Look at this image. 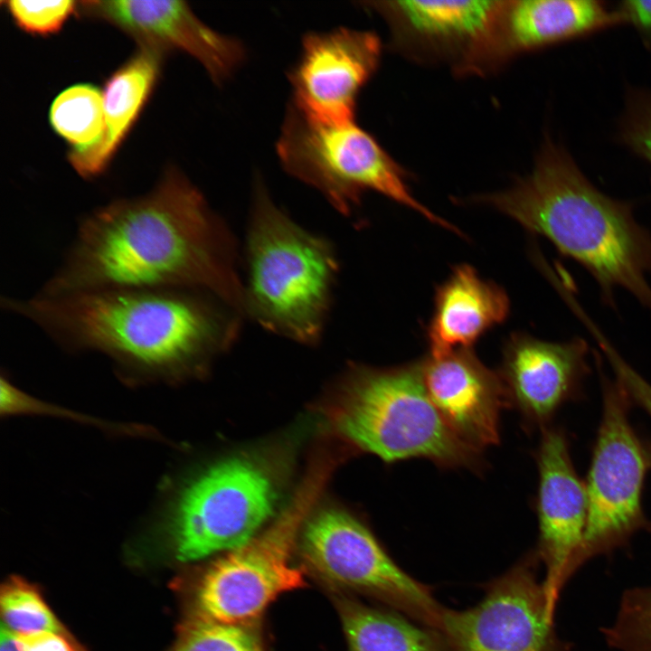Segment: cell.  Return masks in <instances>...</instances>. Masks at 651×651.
<instances>
[{
    "instance_id": "1",
    "label": "cell",
    "mask_w": 651,
    "mask_h": 651,
    "mask_svg": "<svg viewBox=\"0 0 651 651\" xmlns=\"http://www.w3.org/2000/svg\"><path fill=\"white\" fill-rule=\"evenodd\" d=\"M109 288L199 290L244 315L232 233L174 168L146 194L115 200L82 217L40 291Z\"/></svg>"
},
{
    "instance_id": "2",
    "label": "cell",
    "mask_w": 651,
    "mask_h": 651,
    "mask_svg": "<svg viewBox=\"0 0 651 651\" xmlns=\"http://www.w3.org/2000/svg\"><path fill=\"white\" fill-rule=\"evenodd\" d=\"M70 351L110 357L122 371L175 378L236 340L241 315L214 296L184 288H109L2 297Z\"/></svg>"
},
{
    "instance_id": "3",
    "label": "cell",
    "mask_w": 651,
    "mask_h": 651,
    "mask_svg": "<svg viewBox=\"0 0 651 651\" xmlns=\"http://www.w3.org/2000/svg\"><path fill=\"white\" fill-rule=\"evenodd\" d=\"M472 200L547 239L593 277L609 304L622 288L651 310L650 231L630 203L597 188L563 146L546 138L527 175Z\"/></svg>"
},
{
    "instance_id": "4",
    "label": "cell",
    "mask_w": 651,
    "mask_h": 651,
    "mask_svg": "<svg viewBox=\"0 0 651 651\" xmlns=\"http://www.w3.org/2000/svg\"><path fill=\"white\" fill-rule=\"evenodd\" d=\"M244 315L305 344L320 340L338 261L331 242L279 209L256 182L247 230Z\"/></svg>"
},
{
    "instance_id": "5",
    "label": "cell",
    "mask_w": 651,
    "mask_h": 651,
    "mask_svg": "<svg viewBox=\"0 0 651 651\" xmlns=\"http://www.w3.org/2000/svg\"><path fill=\"white\" fill-rule=\"evenodd\" d=\"M334 419L355 447L387 463L423 458L446 467L480 465V451L451 429L431 401L421 362L355 368Z\"/></svg>"
},
{
    "instance_id": "6",
    "label": "cell",
    "mask_w": 651,
    "mask_h": 651,
    "mask_svg": "<svg viewBox=\"0 0 651 651\" xmlns=\"http://www.w3.org/2000/svg\"><path fill=\"white\" fill-rule=\"evenodd\" d=\"M285 170L317 189L341 213L350 214L365 191L377 192L454 232L457 227L418 201L404 172L376 139L355 122L323 124L292 104L277 144Z\"/></svg>"
},
{
    "instance_id": "7",
    "label": "cell",
    "mask_w": 651,
    "mask_h": 651,
    "mask_svg": "<svg viewBox=\"0 0 651 651\" xmlns=\"http://www.w3.org/2000/svg\"><path fill=\"white\" fill-rule=\"evenodd\" d=\"M277 489L252 461H221L192 479L165 508L161 521L182 561L237 550L255 538L272 516Z\"/></svg>"
},
{
    "instance_id": "8",
    "label": "cell",
    "mask_w": 651,
    "mask_h": 651,
    "mask_svg": "<svg viewBox=\"0 0 651 651\" xmlns=\"http://www.w3.org/2000/svg\"><path fill=\"white\" fill-rule=\"evenodd\" d=\"M603 412L586 485L588 513L569 579L589 560L627 544L651 527L641 505L648 455L628 420V398L603 377Z\"/></svg>"
},
{
    "instance_id": "9",
    "label": "cell",
    "mask_w": 651,
    "mask_h": 651,
    "mask_svg": "<svg viewBox=\"0 0 651 651\" xmlns=\"http://www.w3.org/2000/svg\"><path fill=\"white\" fill-rule=\"evenodd\" d=\"M301 545L306 559L326 579L441 631L444 608L431 590L402 570L370 529L350 514L334 508L319 511L305 524Z\"/></svg>"
},
{
    "instance_id": "10",
    "label": "cell",
    "mask_w": 651,
    "mask_h": 651,
    "mask_svg": "<svg viewBox=\"0 0 651 651\" xmlns=\"http://www.w3.org/2000/svg\"><path fill=\"white\" fill-rule=\"evenodd\" d=\"M539 557L528 552L485 587L474 607L444 608L441 633L449 651H570L547 611Z\"/></svg>"
},
{
    "instance_id": "11",
    "label": "cell",
    "mask_w": 651,
    "mask_h": 651,
    "mask_svg": "<svg viewBox=\"0 0 651 651\" xmlns=\"http://www.w3.org/2000/svg\"><path fill=\"white\" fill-rule=\"evenodd\" d=\"M311 492L305 493L266 533L207 569L196 593L202 616L245 624L278 596L304 584L303 573L291 563L290 553Z\"/></svg>"
},
{
    "instance_id": "12",
    "label": "cell",
    "mask_w": 651,
    "mask_h": 651,
    "mask_svg": "<svg viewBox=\"0 0 651 651\" xmlns=\"http://www.w3.org/2000/svg\"><path fill=\"white\" fill-rule=\"evenodd\" d=\"M381 51L378 36L369 31L308 33L289 72L292 105L316 122H354L357 97L376 71Z\"/></svg>"
},
{
    "instance_id": "13",
    "label": "cell",
    "mask_w": 651,
    "mask_h": 651,
    "mask_svg": "<svg viewBox=\"0 0 651 651\" xmlns=\"http://www.w3.org/2000/svg\"><path fill=\"white\" fill-rule=\"evenodd\" d=\"M621 23L618 6L598 0L503 1L487 33L455 71L485 75L522 53Z\"/></svg>"
},
{
    "instance_id": "14",
    "label": "cell",
    "mask_w": 651,
    "mask_h": 651,
    "mask_svg": "<svg viewBox=\"0 0 651 651\" xmlns=\"http://www.w3.org/2000/svg\"><path fill=\"white\" fill-rule=\"evenodd\" d=\"M536 456L539 538L535 552L544 565L543 591L548 614L554 620L560 594L583 541L588 501L561 430L543 428Z\"/></svg>"
},
{
    "instance_id": "15",
    "label": "cell",
    "mask_w": 651,
    "mask_h": 651,
    "mask_svg": "<svg viewBox=\"0 0 651 651\" xmlns=\"http://www.w3.org/2000/svg\"><path fill=\"white\" fill-rule=\"evenodd\" d=\"M80 9L130 34L140 45L190 54L216 83L230 78L245 57L238 40L208 27L183 1H84Z\"/></svg>"
},
{
    "instance_id": "16",
    "label": "cell",
    "mask_w": 651,
    "mask_h": 651,
    "mask_svg": "<svg viewBox=\"0 0 651 651\" xmlns=\"http://www.w3.org/2000/svg\"><path fill=\"white\" fill-rule=\"evenodd\" d=\"M503 1H376L366 6L387 23L395 48L419 61L456 69L491 28Z\"/></svg>"
},
{
    "instance_id": "17",
    "label": "cell",
    "mask_w": 651,
    "mask_h": 651,
    "mask_svg": "<svg viewBox=\"0 0 651 651\" xmlns=\"http://www.w3.org/2000/svg\"><path fill=\"white\" fill-rule=\"evenodd\" d=\"M588 343L549 342L524 333L505 343L500 377L509 401L532 424L544 426L579 392L589 371Z\"/></svg>"
},
{
    "instance_id": "18",
    "label": "cell",
    "mask_w": 651,
    "mask_h": 651,
    "mask_svg": "<svg viewBox=\"0 0 651 651\" xmlns=\"http://www.w3.org/2000/svg\"><path fill=\"white\" fill-rule=\"evenodd\" d=\"M421 368L431 401L463 441L479 451L498 443L500 412L510 402L500 374L470 348L430 355Z\"/></svg>"
},
{
    "instance_id": "19",
    "label": "cell",
    "mask_w": 651,
    "mask_h": 651,
    "mask_svg": "<svg viewBox=\"0 0 651 651\" xmlns=\"http://www.w3.org/2000/svg\"><path fill=\"white\" fill-rule=\"evenodd\" d=\"M504 289L483 279L470 265L456 267L435 296L433 316L427 328L430 355L439 356L469 348L509 313Z\"/></svg>"
},
{
    "instance_id": "20",
    "label": "cell",
    "mask_w": 651,
    "mask_h": 651,
    "mask_svg": "<svg viewBox=\"0 0 651 651\" xmlns=\"http://www.w3.org/2000/svg\"><path fill=\"white\" fill-rule=\"evenodd\" d=\"M163 52L140 45L138 52L107 80L103 92L104 131L100 140L68 158L85 178L100 175L136 123L159 76Z\"/></svg>"
},
{
    "instance_id": "21",
    "label": "cell",
    "mask_w": 651,
    "mask_h": 651,
    "mask_svg": "<svg viewBox=\"0 0 651 651\" xmlns=\"http://www.w3.org/2000/svg\"><path fill=\"white\" fill-rule=\"evenodd\" d=\"M349 651H449L443 634L395 610L340 600Z\"/></svg>"
},
{
    "instance_id": "22",
    "label": "cell",
    "mask_w": 651,
    "mask_h": 651,
    "mask_svg": "<svg viewBox=\"0 0 651 651\" xmlns=\"http://www.w3.org/2000/svg\"><path fill=\"white\" fill-rule=\"evenodd\" d=\"M50 122L54 131L71 146V151L92 147L104 131L103 94L88 83L67 88L53 100Z\"/></svg>"
},
{
    "instance_id": "23",
    "label": "cell",
    "mask_w": 651,
    "mask_h": 651,
    "mask_svg": "<svg viewBox=\"0 0 651 651\" xmlns=\"http://www.w3.org/2000/svg\"><path fill=\"white\" fill-rule=\"evenodd\" d=\"M0 609L4 625L14 634L65 632L37 588L14 576L2 585Z\"/></svg>"
},
{
    "instance_id": "24",
    "label": "cell",
    "mask_w": 651,
    "mask_h": 651,
    "mask_svg": "<svg viewBox=\"0 0 651 651\" xmlns=\"http://www.w3.org/2000/svg\"><path fill=\"white\" fill-rule=\"evenodd\" d=\"M170 651H262L243 624L218 622L201 614L184 621Z\"/></svg>"
},
{
    "instance_id": "25",
    "label": "cell",
    "mask_w": 651,
    "mask_h": 651,
    "mask_svg": "<svg viewBox=\"0 0 651 651\" xmlns=\"http://www.w3.org/2000/svg\"><path fill=\"white\" fill-rule=\"evenodd\" d=\"M601 631L620 651H651V587L627 590L614 624Z\"/></svg>"
},
{
    "instance_id": "26",
    "label": "cell",
    "mask_w": 651,
    "mask_h": 651,
    "mask_svg": "<svg viewBox=\"0 0 651 651\" xmlns=\"http://www.w3.org/2000/svg\"><path fill=\"white\" fill-rule=\"evenodd\" d=\"M14 22L22 30L37 35L58 32L77 10L76 2L6 1L4 3Z\"/></svg>"
},
{
    "instance_id": "27",
    "label": "cell",
    "mask_w": 651,
    "mask_h": 651,
    "mask_svg": "<svg viewBox=\"0 0 651 651\" xmlns=\"http://www.w3.org/2000/svg\"><path fill=\"white\" fill-rule=\"evenodd\" d=\"M619 137L622 143L651 166V90L627 95Z\"/></svg>"
},
{
    "instance_id": "28",
    "label": "cell",
    "mask_w": 651,
    "mask_h": 651,
    "mask_svg": "<svg viewBox=\"0 0 651 651\" xmlns=\"http://www.w3.org/2000/svg\"><path fill=\"white\" fill-rule=\"evenodd\" d=\"M588 331L608 359L616 382L624 390L628 400L642 407L651 417V385L621 357L596 324L590 325ZM648 459L651 463V450Z\"/></svg>"
},
{
    "instance_id": "29",
    "label": "cell",
    "mask_w": 651,
    "mask_h": 651,
    "mask_svg": "<svg viewBox=\"0 0 651 651\" xmlns=\"http://www.w3.org/2000/svg\"><path fill=\"white\" fill-rule=\"evenodd\" d=\"M19 651H85L66 632L14 634Z\"/></svg>"
},
{
    "instance_id": "30",
    "label": "cell",
    "mask_w": 651,
    "mask_h": 651,
    "mask_svg": "<svg viewBox=\"0 0 651 651\" xmlns=\"http://www.w3.org/2000/svg\"><path fill=\"white\" fill-rule=\"evenodd\" d=\"M623 23L635 27L644 42L651 48V1L627 0L618 4Z\"/></svg>"
},
{
    "instance_id": "31",
    "label": "cell",
    "mask_w": 651,
    "mask_h": 651,
    "mask_svg": "<svg viewBox=\"0 0 651 651\" xmlns=\"http://www.w3.org/2000/svg\"><path fill=\"white\" fill-rule=\"evenodd\" d=\"M0 637V651H19L16 646L14 634L4 625L1 626Z\"/></svg>"
}]
</instances>
